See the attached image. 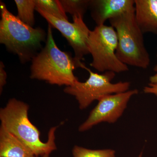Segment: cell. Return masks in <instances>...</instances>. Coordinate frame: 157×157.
Here are the masks:
<instances>
[{
    "instance_id": "obj_1",
    "label": "cell",
    "mask_w": 157,
    "mask_h": 157,
    "mask_svg": "<svg viewBox=\"0 0 157 157\" xmlns=\"http://www.w3.org/2000/svg\"><path fill=\"white\" fill-rule=\"evenodd\" d=\"M52 28L48 25L45 46L32 59L30 78L59 86H69L78 79L73 71L82 67L74 57L59 48Z\"/></svg>"
},
{
    "instance_id": "obj_15",
    "label": "cell",
    "mask_w": 157,
    "mask_h": 157,
    "mask_svg": "<svg viewBox=\"0 0 157 157\" xmlns=\"http://www.w3.org/2000/svg\"><path fill=\"white\" fill-rule=\"evenodd\" d=\"M72 153L73 157H115V151L113 150H91L76 145Z\"/></svg>"
},
{
    "instance_id": "obj_12",
    "label": "cell",
    "mask_w": 157,
    "mask_h": 157,
    "mask_svg": "<svg viewBox=\"0 0 157 157\" xmlns=\"http://www.w3.org/2000/svg\"><path fill=\"white\" fill-rule=\"evenodd\" d=\"M14 2L17 8V17L26 24L33 26L36 9L35 0H15Z\"/></svg>"
},
{
    "instance_id": "obj_19",
    "label": "cell",
    "mask_w": 157,
    "mask_h": 157,
    "mask_svg": "<svg viewBox=\"0 0 157 157\" xmlns=\"http://www.w3.org/2000/svg\"><path fill=\"white\" fill-rule=\"evenodd\" d=\"M49 155H45L41 157H49Z\"/></svg>"
},
{
    "instance_id": "obj_14",
    "label": "cell",
    "mask_w": 157,
    "mask_h": 157,
    "mask_svg": "<svg viewBox=\"0 0 157 157\" xmlns=\"http://www.w3.org/2000/svg\"><path fill=\"white\" fill-rule=\"evenodd\" d=\"M36 9L46 12L59 19L68 20L66 13L63 10L59 1L57 0H35Z\"/></svg>"
},
{
    "instance_id": "obj_10",
    "label": "cell",
    "mask_w": 157,
    "mask_h": 157,
    "mask_svg": "<svg viewBox=\"0 0 157 157\" xmlns=\"http://www.w3.org/2000/svg\"><path fill=\"white\" fill-rule=\"evenodd\" d=\"M135 16L144 34L157 35V0H135Z\"/></svg>"
},
{
    "instance_id": "obj_3",
    "label": "cell",
    "mask_w": 157,
    "mask_h": 157,
    "mask_svg": "<svg viewBox=\"0 0 157 157\" xmlns=\"http://www.w3.org/2000/svg\"><path fill=\"white\" fill-rule=\"evenodd\" d=\"M0 43L10 52L17 55L22 63L31 61L42 49L47 35L40 27L34 28L26 24L0 2Z\"/></svg>"
},
{
    "instance_id": "obj_11",
    "label": "cell",
    "mask_w": 157,
    "mask_h": 157,
    "mask_svg": "<svg viewBox=\"0 0 157 157\" xmlns=\"http://www.w3.org/2000/svg\"><path fill=\"white\" fill-rule=\"evenodd\" d=\"M0 157H38L21 140L0 128Z\"/></svg>"
},
{
    "instance_id": "obj_7",
    "label": "cell",
    "mask_w": 157,
    "mask_h": 157,
    "mask_svg": "<svg viewBox=\"0 0 157 157\" xmlns=\"http://www.w3.org/2000/svg\"><path fill=\"white\" fill-rule=\"evenodd\" d=\"M36 10L48 21L52 28L57 29L67 39L74 51L75 60L82 68L85 69L86 66L81 61L84 59L85 56L89 54L88 41L90 30L85 23L83 18L73 17V22L71 23L56 18L39 9Z\"/></svg>"
},
{
    "instance_id": "obj_2",
    "label": "cell",
    "mask_w": 157,
    "mask_h": 157,
    "mask_svg": "<svg viewBox=\"0 0 157 157\" xmlns=\"http://www.w3.org/2000/svg\"><path fill=\"white\" fill-rule=\"evenodd\" d=\"M29 106L17 99H10L6 107L0 109L1 126L6 129L30 149L36 156L50 155L57 149L55 143L56 127L50 128L48 140L43 142L40 132L28 117Z\"/></svg>"
},
{
    "instance_id": "obj_6",
    "label": "cell",
    "mask_w": 157,
    "mask_h": 157,
    "mask_svg": "<svg viewBox=\"0 0 157 157\" xmlns=\"http://www.w3.org/2000/svg\"><path fill=\"white\" fill-rule=\"evenodd\" d=\"M85 70L90 74L86 81L81 82L77 79L64 90L66 94L75 97L80 109H86L94 101H98L104 96L129 90V82L112 83L111 81L115 75L114 72L107 71L100 74L94 73L87 67Z\"/></svg>"
},
{
    "instance_id": "obj_18",
    "label": "cell",
    "mask_w": 157,
    "mask_h": 157,
    "mask_svg": "<svg viewBox=\"0 0 157 157\" xmlns=\"http://www.w3.org/2000/svg\"><path fill=\"white\" fill-rule=\"evenodd\" d=\"M154 70L156 72H157V65L155 67ZM150 83H153V84L157 83V73L155 74L153 76H151L150 78Z\"/></svg>"
},
{
    "instance_id": "obj_4",
    "label": "cell",
    "mask_w": 157,
    "mask_h": 157,
    "mask_svg": "<svg viewBox=\"0 0 157 157\" xmlns=\"http://www.w3.org/2000/svg\"><path fill=\"white\" fill-rule=\"evenodd\" d=\"M117 35V56L127 66L147 69L150 63L143 33L137 24L135 9L124 12L109 20Z\"/></svg>"
},
{
    "instance_id": "obj_17",
    "label": "cell",
    "mask_w": 157,
    "mask_h": 157,
    "mask_svg": "<svg viewBox=\"0 0 157 157\" xmlns=\"http://www.w3.org/2000/svg\"><path fill=\"white\" fill-rule=\"evenodd\" d=\"M144 92L146 94H151L157 96V83L153 84L150 83L148 86L144 87Z\"/></svg>"
},
{
    "instance_id": "obj_9",
    "label": "cell",
    "mask_w": 157,
    "mask_h": 157,
    "mask_svg": "<svg viewBox=\"0 0 157 157\" xmlns=\"http://www.w3.org/2000/svg\"><path fill=\"white\" fill-rule=\"evenodd\" d=\"M135 0H90L89 10L97 26L135 9Z\"/></svg>"
},
{
    "instance_id": "obj_20",
    "label": "cell",
    "mask_w": 157,
    "mask_h": 157,
    "mask_svg": "<svg viewBox=\"0 0 157 157\" xmlns=\"http://www.w3.org/2000/svg\"><path fill=\"white\" fill-rule=\"evenodd\" d=\"M142 152L140 153V155H139L138 157H142Z\"/></svg>"
},
{
    "instance_id": "obj_5",
    "label": "cell",
    "mask_w": 157,
    "mask_h": 157,
    "mask_svg": "<svg viewBox=\"0 0 157 157\" xmlns=\"http://www.w3.org/2000/svg\"><path fill=\"white\" fill-rule=\"evenodd\" d=\"M117 35L111 26H97L90 32L88 48L91 55V67L100 72L120 73L129 70L128 66L119 59L116 52Z\"/></svg>"
},
{
    "instance_id": "obj_8",
    "label": "cell",
    "mask_w": 157,
    "mask_h": 157,
    "mask_svg": "<svg viewBox=\"0 0 157 157\" xmlns=\"http://www.w3.org/2000/svg\"><path fill=\"white\" fill-rule=\"evenodd\" d=\"M138 92L137 90H131L101 98L86 120L79 126L78 131L85 132L103 122H115L123 113L131 98Z\"/></svg>"
},
{
    "instance_id": "obj_16",
    "label": "cell",
    "mask_w": 157,
    "mask_h": 157,
    "mask_svg": "<svg viewBox=\"0 0 157 157\" xmlns=\"http://www.w3.org/2000/svg\"><path fill=\"white\" fill-rule=\"evenodd\" d=\"M5 65L2 61L0 62V93L2 92L3 87L6 84L7 73L5 70Z\"/></svg>"
},
{
    "instance_id": "obj_13",
    "label": "cell",
    "mask_w": 157,
    "mask_h": 157,
    "mask_svg": "<svg viewBox=\"0 0 157 157\" xmlns=\"http://www.w3.org/2000/svg\"><path fill=\"white\" fill-rule=\"evenodd\" d=\"M90 0H60L63 10L72 17L83 18L89 7Z\"/></svg>"
}]
</instances>
